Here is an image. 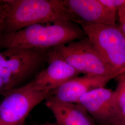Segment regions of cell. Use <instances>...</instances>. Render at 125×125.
<instances>
[{"label": "cell", "mask_w": 125, "mask_h": 125, "mask_svg": "<svg viewBox=\"0 0 125 125\" xmlns=\"http://www.w3.org/2000/svg\"><path fill=\"white\" fill-rule=\"evenodd\" d=\"M86 36L79 25L59 19L36 23L18 31L2 34L0 47L48 50Z\"/></svg>", "instance_id": "1"}, {"label": "cell", "mask_w": 125, "mask_h": 125, "mask_svg": "<svg viewBox=\"0 0 125 125\" xmlns=\"http://www.w3.org/2000/svg\"><path fill=\"white\" fill-rule=\"evenodd\" d=\"M0 2L3 13L2 34L18 31L38 23L68 20L63 0H8Z\"/></svg>", "instance_id": "2"}, {"label": "cell", "mask_w": 125, "mask_h": 125, "mask_svg": "<svg viewBox=\"0 0 125 125\" xmlns=\"http://www.w3.org/2000/svg\"><path fill=\"white\" fill-rule=\"evenodd\" d=\"M54 58L62 60L85 75L108 76L120 74L104 60L87 36L48 50L47 60Z\"/></svg>", "instance_id": "3"}, {"label": "cell", "mask_w": 125, "mask_h": 125, "mask_svg": "<svg viewBox=\"0 0 125 125\" xmlns=\"http://www.w3.org/2000/svg\"><path fill=\"white\" fill-rule=\"evenodd\" d=\"M47 50L5 48L0 52V77L10 89L15 88L47 60Z\"/></svg>", "instance_id": "4"}, {"label": "cell", "mask_w": 125, "mask_h": 125, "mask_svg": "<svg viewBox=\"0 0 125 125\" xmlns=\"http://www.w3.org/2000/svg\"><path fill=\"white\" fill-rule=\"evenodd\" d=\"M104 60L120 73L125 71V35L119 26H80Z\"/></svg>", "instance_id": "5"}, {"label": "cell", "mask_w": 125, "mask_h": 125, "mask_svg": "<svg viewBox=\"0 0 125 125\" xmlns=\"http://www.w3.org/2000/svg\"><path fill=\"white\" fill-rule=\"evenodd\" d=\"M51 94L31 82L10 90L0 103V125H22L31 110Z\"/></svg>", "instance_id": "6"}, {"label": "cell", "mask_w": 125, "mask_h": 125, "mask_svg": "<svg viewBox=\"0 0 125 125\" xmlns=\"http://www.w3.org/2000/svg\"><path fill=\"white\" fill-rule=\"evenodd\" d=\"M67 19L82 24L115 25L117 9L103 4L100 0H63Z\"/></svg>", "instance_id": "7"}, {"label": "cell", "mask_w": 125, "mask_h": 125, "mask_svg": "<svg viewBox=\"0 0 125 125\" xmlns=\"http://www.w3.org/2000/svg\"><path fill=\"white\" fill-rule=\"evenodd\" d=\"M114 95L112 89L98 88L82 96L77 104L98 125H125V117L117 111L114 106Z\"/></svg>", "instance_id": "8"}, {"label": "cell", "mask_w": 125, "mask_h": 125, "mask_svg": "<svg viewBox=\"0 0 125 125\" xmlns=\"http://www.w3.org/2000/svg\"><path fill=\"white\" fill-rule=\"evenodd\" d=\"M116 76L89 75L78 76L52 90L51 95L60 101L77 103L82 96L92 90L104 88Z\"/></svg>", "instance_id": "9"}, {"label": "cell", "mask_w": 125, "mask_h": 125, "mask_svg": "<svg viewBox=\"0 0 125 125\" xmlns=\"http://www.w3.org/2000/svg\"><path fill=\"white\" fill-rule=\"evenodd\" d=\"M47 61L48 66L30 82L38 89L52 92L67 81L81 74L61 59L54 58Z\"/></svg>", "instance_id": "10"}, {"label": "cell", "mask_w": 125, "mask_h": 125, "mask_svg": "<svg viewBox=\"0 0 125 125\" xmlns=\"http://www.w3.org/2000/svg\"><path fill=\"white\" fill-rule=\"evenodd\" d=\"M46 100L45 105L53 115L57 125H95L79 104L60 101L51 95Z\"/></svg>", "instance_id": "11"}, {"label": "cell", "mask_w": 125, "mask_h": 125, "mask_svg": "<svg viewBox=\"0 0 125 125\" xmlns=\"http://www.w3.org/2000/svg\"><path fill=\"white\" fill-rule=\"evenodd\" d=\"M115 78L117 81V84L114 91V106L117 111L125 117V71Z\"/></svg>", "instance_id": "12"}, {"label": "cell", "mask_w": 125, "mask_h": 125, "mask_svg": "<svg viewBox=\"0 0 125 125\" xmlns=\"http://www.w3.org/2000/svg\"><path fill=\"white\" fill-rule=\"evenodd\" d=\"M117 16L120 23L119 26L125 35V1L117 9Z\"/></svg>", "instance_id": "13"}, {"label": "cell", "mask_w": 125, "mask_h": 125, "mask_svg": "<svg viewBox=\"0 0 125 125\" xmlns=\"http://www.w3.org/2000/svg\"><path fill=\"white\" fill-rule=\"evenodd\" d=\"M100 1L107 7L117 9L125 2V0H100Z\"/></svg>", "instance_id": "14"}, {"label": "cell", "mask_w": 125, "mask_h": 125, "mask_svg": "<svg viewBox=\"0 0 125 125\" xmlns=\"http://www.w3.org/2000/svg\"><path fill=\"white\" fill-rule=\"evenodd\" d=\"M11 89L1 77H0V94H4Z\"/></svg>", "instance_id": "15"}, {"label": "cell", "mask_w": 125, "mask_h": 125, "mask_svg": "<svg viewBox=\"0 0 125 125\" xmlns=\"http://www.w3.org/2000/svg\"><path fill=\"white\" fill-rule=\"evenodd\" d=\"M3 9L2 6L0 3V27H1V25L3 22Z\"/></svg>", "instance_id": "16"}, {"label": "cell", "mask_w": 125, "mask_h": 125, "mask_svg": "<svg viewBox=\"0 0 125 125\" xmlns=\"http://www.w3.org/2000/svg\"><path fill=\"white\" fill-rule=\"evenodd\" d=\"M39 125H57V124L56 123H49V122H47L45 123H44L42 124H40Z\"/></svg>", "instance_id": "17"}, {"label": "cell", "mask_w": 125, "mask_h": 125, "mask_svg": "<svg viewBox=\"0 0 125 125\" xmlns=\"http://www.w3.org/2000/svg\"><path fill=\"white\" fill-rule=\"evenodd\" d=\"M2 28L1 27H0V37L2 34Z\"/></svg>", "instance_id": "18"}]
</instances>
